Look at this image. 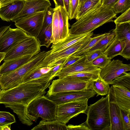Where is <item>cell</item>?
Here are the masks:
<instances>
[{
  "mask_svg": "<svg viewBox=\"0 0 130 130\" xmlns=\"http://www.w3.org/2000/svg\"><path fill=\"white\" fill-rule=\"evenodd\" d=\"M52 79L40 78L22 83L8 89L0 88V104L12 110L23 124L30 126L33 122L27 115V107L34 100L44 95Z\"/></svg>",
  "mask_w": 130,
  "mask_h": 130,
  "instance_id": "1",
  "label": "cell"
},
{
  "mask_svg": "<svg viewBox=\"0 0 130 130\" xmlns=\"http://www.w3.org/2000/svg\"><path fill=\"white\" fill-rule=\"evenodd\" d=\"M117 18L112 8L103 5L101 1L71 26L69 34L91 32L105 23L113 21V18Z\"/></svg>",
  "mask_w": 130,
  "mask_h": 130,
  "instance_id": "2",
  "label": "cell"
},
{
  "mask_svg": "<svg viewBox=\"0 0 130 130\" xmlns=\"http://www.w3.org/2000/svg\"><path fill=\"white\" fill-rule=\"evenodd\" d=\"M86 123L90 130H110L109 96L88 106Z\"/></svg>",
  "mask_w": 130,
  "mask_h": 130,
  "instance_id": "3",
  "label": "cell"
},
{
  "mask_svg": "<svg viewBox=\"0 0 130 130\" xmlns=\"http://www.w3.org/2000/svg\"><path fill=\"white\" fill-rule=\"evenodd\" d=\"M48 51H43L33 56L24 64L14 70L0 76V88L7 90L15 87L22 83L24 77L36 68L48 54Z\"/></svg>",
  "mask_w": 130,
  "mask_h": 130,
  "instance_id": "4",
  "label": "cell"
},
{
  "mask_svg": "<svg viewBox=\"0 0 130 130\" xmlns=\"http://www.w3.org/2000/svg\"><path fill=\"white\" fill-rule=\"evenodd\" d=\"M57 105L44 95L32 101L28 106L27 115L32 121L36 122L39 118L49 121L56 120Z\"/></svg>",
  "mask_w": 130,
  "mask_h": 130,
  "instance_id": "5",
  "label": "cell"
},
{
  "mask_svg": "<svg viewBox=\"0 0 130 130\" xmlns=\"http://www.w3.org/2000/svg\"><path fill=\"white\" fill-rule=\"evenodd\" d=\"M41 45L36 37L28 36L17 43L6 53L4 61L27 56H35L40 52Z\"/></svg>",
  "mask_w": 130,
  "mask_h": 130,
  "instance_id": "6",
  "label": "cell"
},
{
  "mask_svg": "<svg viewBox=\"0 0 130 130\" xmlns=\"http://www.w3.org/2000/svg\"><path fill=\"white\" fill-rule=\"evenodd\" d=\"M89 99L84 98L57 105L56 120L66 124L72 118L81 113H85Z\"/></svg>",
  "mask_w": 130,
  "mask_h": 130,
  "instance_id": "7",
  "label": "cell"
},
{
  "mask_svg": "<svg viewBox=\"0 0 130 130\" xmlns=\"http://www.w3.org/2000/svg\"><path fill=\"white\" fill-rule=\"evenodd\" d=\"M93 35L91 34L84 39L60 51L51 54H47L41 62L36 68H41L54 67L60 62L62 60L83 48L89 42L90 37Z\"/></svg>",
  "mask_w": 130,
  "mask_h": 130,
  "instance_id": "8",
  "label": "cell"
},
{
  "mask_svg": "<svg viewBox=\"0 0 130 130\" xmlns=\"http://www.w3.org/2000/svg\"><path fill=\"white\" fill-rule=\"evenodd\" d=\"M91 82L81 81L75 77L67 76L53 80L48 87L49 90L45 95L63 92L90 89Z\"/></svg>",
  "mask_w": 130,
  "mask_h": 130,
  "instance_id": "9",
  "label": "cell"
},
{
  "mask_svg": "<svg viewBox=\"0 0 130 130\" xmlns=\"http://www.w3.org/2000/svg\"><path fill=\"white\" fill-rule=\"evenodd\" d=\"M45 13L44 11L33 14L18 20L14 24L28 35L37 37L42 28Z\"/></svg>",
  "mask_w": 130,
  "mask_h": 130,
  "instance_id": "10",
  "label": "cell"
},
{
  "mask_svg": "<svg viewBox=\"0 0 130 130\" xmlns=\"http://www.w3.org/2000/svg\"><path fill=\"white\" fill-rule=\"evenodd\" d=\"M110 103L115 104L127 113H130V91L123 87L112 85L108 94Z\"/></svg>",
  "mask_w": 130,
  "mask_h": 130,
  "instance_id": "11",
  "label": "cell"
},
{
  "mask_svg": "<svg viewBox=\"0 0 130 130\" xmlns=\"http://www.w3.org/2000/svg\"><path fill=\"white\" fill-rule=\"evenodd\" d=\"M130 70V64L123 63L119 59H113L105 67L101 69L100 77L105 82L110 84L115 78L124 72Z\"/></svg>",
  "mask_w": 130,
  "mask_h": 130,
  "instance_id": "12",
  "label": "cell"
},
{
  "mask_svg": "<svg viewBox=\"0 0 130 130\" xmlns=\"http://www.w3.org/2000/svg\"><path fill=\"white\" fill-rule=\"evenodd\" d=\"M28 36L19 28H12L9 27L0 38V53H6L17 43Z\"/></svg>",
  "mask_w": 130,
  "mask_h": 130,
  "instance_id": "13",
  "label": "cell"
},
{
  "mask_svg": "<svg viewBox=\"0 0 130 130\" xmlns=\"http://www.w3.org/2000/svg\"><path fill=\"white\" fill-rule=\"evenodd\" d=\"M96 94L94 91L90 89L78 91L61 92L45 96L58 105L82 98L89 99Z\"/></svg>",
  "mask_w": 130,
  "mask_h": 130,
  "instance_id": "14",
  "label": "cell"
},
{
  "mask_svg": "<svg viewBox=\"0 0 130 130\" xmlns=\"http://www.w3.org/2000/svg\"><path fill=\"white\" fill-rule=\"evenodd\" d=\"M51 6L50 0H25L22 9L11 21L15 22L33 14L46 11Z\"/></svg>",
  "mask_w": 130,
  "mask_h": 130,
  "instance_id": "15",
  "label": "cell"
},
{
  "mask_svg": "<svg viewBox=\"0 0 130 130\" xmlns=\"http://www.w3.org/2000/svg\"><path fill=\"white\" fill-rule=\"evenodd\" d=\"M113 30L115 36L120 41L123 47L120 55L127 60L130 59V23L116 24Z\"/></svg>",
  "mask_w": 130,
  "mask_h": 130,
  "instance_id": "16",
  "label": "cell"
},
{
  "mask_svg": "<svg viewBox=\"0 0 130 130\" xmlns=\"http://www.w3.org/2000/svg\"><path fill=\"white\" fill-rule=\"evenodd\" d=\"M85 59V55L83 57L72 64L63 68L57 74L56 76L61 78L73 73L100 71L101 69L93 65L92 62H86Z\"/></svg>",
  "mask_w": 130,
  "mask_h": 130,
  "instance_id": "17",
  "label": "cell"
},
{
  "mask_svg": "<svg viewBox=\"0 0 130 130\" xmlns=\"http://www.w3.org/2000/svg\"><path fill=\"white\" fill-rule=\"evenodd\" d=\"M25 0H13L9 4L0 8V18L3 21L9 22L21 10Z\"/></svg>",
  "mask_w": 130,
  "mask_h": 130,
  "instance_id": "18",
  "label": "cell"
},
{
  "mask_svg": "<svg viewBox=\"0 0 130 130\" xmlns=\"http://www.w3.org/2000/svg\"><path fill=\"white\" fill-rule=\"evenodd\" d=\"M91 32L78 35L69 34V36L63 41L56 44H52L51 47V50L49 51V53L48 54L60 51L84 39L90 35Z\"/></svg>",
  "mask_w": 130,
  "mask_h": 130,
  "instance_id": "19",
  "label": "cell"
},
{
  "mask_svg": "<svg viewBox=\"0 0 130 130\" xmlns=\"http://www.w3.org/2000/svg\"><path fill=\"white\" fill-rule=\"evenodd\" d=\"M33 56L32 55L24 56L4 61L0 66V76L16 69L28 62Z\"/></svg>",
  "mask_w": 130,
  "mask_h": 130,
  "instance_id": "20",
  "label": "cell"
},
{
  "mask_svg": "<svg viewBox=\"0 0 130 130\" xmlns=\"http://www.w3.org/2000/svg\"><path fill=\"white\" fill-rule=\"evenodd\" d=\"M58 9L59 32L60 42L64 41L69 36L70 25L69 17L65 8L59 6L58 7Z\"/></svg>",
  "mask_w": 130,
  "mask_h": 130,
  "instance_id": "21",
  "label": "cell"
},
{
  "mask_svg": "<svg viewBox=\"0 0 130 130\" xmlns=\"http://www.w3.org/2000/svg\"><path fill=\"white\" fill-rule=\"evenodd\" d=\"M120 109L117 105L109 102L110 130H123Z\"/></svg>",
  "mask_w": 130,
  "mask_h": 130,
  "instance_id": "22",
  "label": "cell"
},
{
  "mask_svg": "<svg viewBox=\"0 0 130 130\" xmlns=\"http://www.w3.org/2000/svg\"><path fill=\"white\" fill-rule=\"evenodd\" d=\"M53 67H48L41 68H35L28 72L23 78L22 83L33 80L42 78H50L53 79L51 70Z\"/></svg>",
  "mask_w": 130,
  "mask_h": 130,
  "instance_id": "23",
  "label": "cell"
},
{
  "mask_svg": "<svg viewBox=\"0 0 130 130\" xmlns=\"http://www.w3.org/2000/svg\"><path fill=\"white\" fill-rule=\"evenodd\" d=\"M31 130H67V125L57 120L49 121L42 120L38 125Z\"/></svg>",
  "mask_w": 130,
  "mask_h": 130,
  "instance_id": "24",
  "label": "cell"
},
{
  "mask_svg": "<svg viewBox=\"0 0 130 130\" xmlns=\"http://www.w3.org/2000/svg\"><path fill=\"white\" fill-rule=\"evenodd\" d=\"M109 84L104 81L100 77L91 82L90 88L94 91L97 96L108 94L109 91Z\"/></svg>",
  "mask_w": 130,
  "mask_h": 130,
  "instance_id": "25",
  "label": "cell"
},
{
  "mask_svg": "<svg viewBox=\"0 0 130 130\" xmlns=\"http://www.w3.org/2000/svg\"><path fill=\"white\" fill-rule=\"evenodd\" d=\"M122 50L123 47L120 41L115 36L103 53L112 59L120 55Z\"/></svg>",
  "mask_w": 130,
  "mask_h": 130,
  "instance_id": "26",
  "label": "cell"
},
{
  "mask_svg": "<svg viewBox=\"0 0 130 130\" xmlns=\"http://www.w3.org/2000/svg\"><path fill=\"white\" fill-rule=\"evenodd\" d=\"M52 25L42 27L39 34L36 37L41 46L48 48L52 43Z\"/></svg>",
  "mask_w": 130,
  "mask_h": 130,
  "instance_id": "27",
  "label": "cell"
},
{
  "mask_svg": "<svg viewBox=\"0 0 130 130\" xmlns=\"http://www.w3.org/2000/svg\"><path fill=\"white\" fill-rule=\"evenodd\" d=\"M54 12L52 24V43L53 44H56L60 42L58 7H55L54 8Z\"/></svg>",
  "mask_w": 130,
  "mask_h": 130,
  "instance_id": "28",
  "label": "cell"
},
{
  "mask_svg": "<svg viewBox=\"0 0 130 130\" xmlns=\"http://www.w3.org/2000/svg\"><path fill=\"white\" fill-rule=\"evenodd\" d=\"M115 36V33L114 31L112 30V32H109L107 35L99 41L95 45L92 47L86 53L96 50H100L103 53Z\"/></svg>",
  "mask_w": 130,
  "mask_h": 130,
  "instance_id": "29",
  "label": "cell"
},
{
  "mask_svg": "<svg viewBox=\"0 0 130 130\" xmlns=\"http://www.w3.org/2000/svg\"><path fill=\"white\" fill-rule=\"evenodd\" d=\"M110 84L122 87L130 91V73H123L113 79Z\"/></svg>",
  "mask_w": 130,
  "mask_h": 130,
  "instance_id": "30",
  "label": "cell"
},
{
  "mask_svg": "<svg viewBox=\"0 0 130 130\" xmlns=\"http://www.w3.org/2000/svg\"><path fill=\"white\" fill-rule=\"evenodd\" d=\"M109 33H105L99 34L91 38L88 43L82 49L79 51L72 55L75 56H80L85 54L92 47L95 45L100 40L107 35Z\"/></svg>",
  "mask_w": 130,
  "mask_h": 130,
  "instance_id": "31",
  "label": "cell"
},
{
  "mask_svg": "<svg viewBox=\"0 0 130 130\" xmlns=\"http://www.w3.org/2000/svg\"><path fill=\"white\" fill-rule=\"evenodd\" d=\"M102 0H86L79 8L75 18L77 20Z\"/></svg>",
  "mask_w": 130,
  "mask_h": 130,
  "instance_id": "32",
  "label": "cell"
},
{
  "mask_svg": "<svg viewBox=\"0 0 130 130\" xmlns=\"http://www.w3.org/2000/svg\"><path fill=\"white\" fill-rule=\"evenodd\" d=\"M16 122L14 115L8 112L0 111V127L6 125H11Z\"/></svg>",
  "mask_w": 130,
  "mask_h": 130,
  "instance_id": "33",
  "label": "cell"
},
{
  "mask_svg": "<svg viewBox=\"0 0 130 130\" xmlns=\"http://www.w3.org/2000/svg\"><path fill=\"white\" fill-rule=\"evenodd\" d=\"M111 8L116 14L123 13L130 8V0H118Z\"/></svg>",
  "mask_w": 130,
  "mask_h": 130,
  "instance_id": "34",
  "label": "cell"
},
{
  "mask_svg": "<svg viewBox=\"0 0 130 130\" xmlns=\"http://www.w3.org/2000/svg\"><path fill=\"white\" fill-rule=\"evenodd\" d=\"M111 59L103 53L92 62L93 65L100 69L106 66L111 61Z\"/></svg>",
  "mask_w": 130,
  "mask_h": 130,
  "instance_id": "35",
  "label": "cell"
},
{
  "mask_svg": "<svg viewBox=\"0 0 130 130\" xmlns=\"http://www.w3.org/2000/svg\"><path fill=\"white\" fill-rule=\"evenodd\" d=\"M79 5V0H70V11L69 20L75 19L77 13Z\"/></svg>",
  "mask_w": 130,
  "mask_h": 130,
  "instance_id": "36",
  "label": "cell"
},
{
  "mask_svg": "<svg viewBox=\"0 0 130 130\" xmlns=\"http://www.w3.org/2000/svg\"><path fill=\"white\" fill-rule=\"evenodd\" d=\"M54 12V8L50 7L47 9L45 11L42 27H46L52 25Z\"/></svg>",
  "mask_w": 130,
  "mask_h": 130,
  "instance_id": "37",
  "label": "cell"
},
{
  "mask_svg": "<svg viewBox=\"0 0 130 130\" xmlns=\"http://www.w3.org/2000/svg\"><path fill=\"white\" fill-rule=\"evenodd\" d=\"M121 120L123 130H130V113L120 109Z\"/></svg>",
  "mask_w": 130,
  "mask_h": 130,
  "instance_id": "38",
  "label": "cell"
},
{
  "mask_svg": "<svg viewBox=\"0 0 130 130\" xmlns=\"http://www.w3.org/2000/svg\"><path fill=\"white\" fill-rule=\"evenodd\" d=\"M114 21L115 24L130 23V8L124 12Z\"/></svg>",
  "mask_w": 130,
  "mask_h": 130,
  "instance_id": "39",
  "label": "cell"
},
{
  "mask_svg": "<svg viewBox=\"0 0 130 130\" xmlns=\"http://www.w3.org/2000/svg\"><path fill=\"white\" fill-rule=\"evenodd\" d=\"M103 53L100 50H96L85 54L86 59L85 61L87 62H91L101 55Z\"/></svg>",
  "mask_w": 130,
  "mask_h": 130,
  "instance_id": "40",
  "label": "cell"
},
{
  "mask_svg": "<svg viewBox=\"0 0 130 130\" xmlns=\"http://www.w3.org/2000/svg\"><path fill=\"white\" fill-rule=\"evenodd\" d=\"M67 58L63 59L61 62L58 63L51 69L52 75L53 78L56 76L57 74L63 69Z\"/></svg>",
  "mask_w": 130,
  "mask_h": 130,
  "instance_id": "41",
  "label": "cell"
},
{
  "mask_svg": "<svg viewBox=\"0 0 130 130\" xmlns=\"http://www.w3.org/2000/svg\"><path fill=\"white\" fill-rule=\"evenodd\" d=\"M85 55V54H84L80 56H75L72 55L69 56L67 58L63 68L72 64L83 57Z\"/></svg>",
  "mask_w": 130,
  "mask_h": 130,
  "instance_id": "42",
  "label": "cell"
},
{
  "mask_svg": "<svg viewBox=\"0 0 130 130\" xmlns=\"http://www.w3.org/2000/svg\"><path fill=\"white\" fill-rule=\"evenodd\" d=\"M67 130H90L85 122L78 125L69 124L67 126Z\"/></svg>",
  "mask_w": 130,
  "mask_h": 130,
  "instance_id": "43",
  "label": "cell"
},
{
  "mask_svg": "<svg viewBox=\"0 0 130 130\" xmlns=\"http://www.w3.org/2000/svg\"><path fill=\"white\" fill-rule=\"evenodd\" d=\"M118 0H102V4L103 5L109 8L111 7Z\"/></svg>",
  "mask_w": 130,
  "mask_h": 130,
  "instance_id": "44",
  "label": "cell"
},
{
  "mask_svg": "<svg viewBox=\"0 0 130 130\" xmlns=\"http://www.w3.org/2000/svg\"><path fill=\"white\" fill-rule=\"evenodd\" d=\"M64 4V8L67 12L68 17L69 16L70 11V0H63Z\"/></svg>",
  "mask_w": 130,
  "mask_h": 130,
  "instance_id": "45",
  "label": "cell"
},
{
  "mask_svg": "<svg viewBox=\"0 0 130 130\" xmlns=\"http://www.w3.org/2000/svg\"><path fill=\"white\" fill-rule=\"evenodd\" d=\"M13 0H0V8L9 4Z\"/></svg>",
  "mask_w": 130,
  "mask_h": 130,
  "instance_id": "46",
  "label": "cell"
},
{
  "mask_svg": "<svg viewBox=\"0 0 130 130\" xmlns=\"http://www.w3.org/2000/svg\"><path fill=\"white\" fill-rule=\"evenodd\" d=\"M55 5V7L59 6L64 7V4L63 0H53Z\"/></svg>",
  "mask_w": 130,
  "mask_h": 130,
  "instance_id": "47",
  "label": "cell"
},
{
  "mask_svg": "<svg viewBox=\"0 0 130 130\" xmlns=\"http://www.w3.org/2000/svg\"><path fill=\"white\" fill-rule=\"evenodd\" d=\"M9 26H3L0 28V38L3 33L9 27Z\"/></svg>",
  "mask_w": 130,
  "mask_h": 130,
  "instance_id": "48",
  "label": "cell"
},
{
  "mask_svg": "<svg viewBox=\"0 0 130 130\" xmlns=\"http://www.w3.org/2000/svg\"><path fill=\"white\" fill-rule=\"evenodd\" d=\"M10 125H6L0 127L1 130H10Z\"/></svg>",
  "mask_w": 130,
  "mask_h": 130,
  "instance_id": "49",
  "label": "cell"
},
{
  "mask_svg": "<svg viewBox=\"0 0 130 130\" xmlns=\"http://www.w3.org/2000/svg\"><path fill=\"white\" fill-rule=\"evenodd\" d=\"M5 54V53H0V64L1 61L4 59Z\"/></svg>",
  "mask_w": 130,
  "mask_h": 130,
  "instance_id": "50",
  "label": "cell"
},
{
  "mask_svg": "<svg viewBox=\"0 0 130 130\" xmlns=\"http://www.w3.org/2000/svg\"><path fill=\"white\" fill-rule=\"evenodd\" d=\"M86 0H79V5L78 9L80 7Z\"/></svg>",
  "mask_w": 130,
  "mask_h": 130,
  "instance_id": "51",
  "label": "cell"
},
{
  "mask_svg": "<svg viewBox=\"0 0 130 130\" xmlns=\"http://www.w3.org/2000/svg\"><path fill=\"white\" fill-rule=\"evenodd\" d=\"M0 130H1V127H0Z\"/></svg>",
  "mask_w": 130,
  "mask_h": 130,
  "instance_id": "52",
  "label": "cell"
}]
</instances>
